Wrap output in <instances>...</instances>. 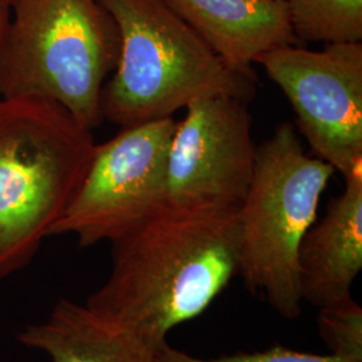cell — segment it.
I'll use <instances>...</instances> for the list:
<instances>
[{"label": "cell", "mask_w": 362, "mask_h": 362, "mask_svg": "<svg viewBox=\"0 0 362 362\" xmlns=\"http://www.w3.org/2000/svg\"><path fill=\"white\" fill-rule=\"evenodd\" d=\"M238 208L163 202L112 243L110 275L86 305L158 351L239 272Z\"/></svg>", "instance_id": "6da1fadb"}, {"label": "cell", "mask_w": 362, "mask_h": 362, "mask_svg": "<svg viewBox=\"0 0 362 362\" xmlns=\"http://www.w3.org/2000/svg\"><path fill=\"white\" fill-rule=\"evenodd\" d=\"M116 22L119 55L101 94L103 119L121 128L173 117L196 100L250 103L252 71L224 64L163 0H101Z\"/></svg>", "instance_id": "7a4b0ae2"}, {"label": "cell", "mask_w": 362, "mask_h": 362, "mask_svg": "<svg viewBox=\"0 0 362 362\" xmlns=\"http://www.w3.org/2000/svg\"><path fill=\"white\" fill-rule=\"evenodd\" d=\"M94 137L64 106L0 100V279L52 236L89 167Z\"/></svg>", "instance_id": "3957f363"}, {"label": "cell", "mask_w": 362, "mask_h": 362, "mask_svg": "<svg viewBox=\"0 0 362 362\" xmlns=\"http://www.w3.org/2000/svg\"><path fill=\"white\" fill-rule=\"evenodd\" d=\"M119 35L101 0H13L0 46V100L40 98L94 129Z\"/></svg>", "instance_id": "277c9868"}, {"label": "cell", "mask_w": 362, "mask_h": 362, "mask_svg": "<svg viewBox=\"0 0 362 362\" xmlns=\"http://www.w3.org/2000/svg\"><path fill=\"white\" fill-rule=\"evenodd\" d=\"M334 173L330 164L305 152L290 122L279 124L257 146L252 179L238 208V274L285 320L302 313L298 250Z\"/></svg>", "instance_id": "5b68a950"}, {"label": "cell", "mask_w": 362, "mask_h": 362, "mask_svg": "<svg viewBox=\"0 0 362 362\" xmlns=\"http://www.w3.org/2000/svg\"><path fill=\"white\" fill-rule=\"evenodd\" d=\"M173 117L121 128L94 146L76 194L52 235H74L79 246L116 242L164 202Z\"/></svg>", "instance_id": "8992f818"}, {"label": "cell", "mask_w": 362, "mask_h": 362, "mask_svg": "<svg viewBox=\"0 0 362 362\" xmlns=\"http://www.w3.org/2000/svg\"><path fill=\"white\" fill-rule=\"evenodd\" d=\"M257 64L285 93L315 157L344 177L362 168V43L285 45Z\"/></svg>", "instance_id": "52a82bcc"}, {"label": "cell", "mask_w": 362, "mask_h": 362, "mask_svg": "<svg viewBox=\"0 0 362 362\" xmlns=\"http://www.w3.org/2000/svg\"><path fill=\"white\" fill-rule=\"evenodd\" d=\"M255 155L247 101L230 95L196 100L170 140L164 202L239 207Z\"/></svg>", "instance_id": "ba28073f"}, {"label": "cell", "mask_w": 362, "mask_h": 362, "mask_svg": "<svg viewBox=\"0 0 362 362\" xmlns=\"http://www.w3.org/2000/svg\"><path fill=\"white\" fill-rule=\"evenodd\" d=\"M362 269V168L345 177L322 220L311 226L298 250V278L303 302L318 309L351 297Z\"/></svg>", "instance_id": "9c48e42d"}, {"label": "cell", "mask_w": 362, "mask_h": 362, "mask_svg": "<svg viewBox=\"0 0 362 362\" xmlns=\"http://www.w3.org/2000/svg\"><path fill=\"white\" fill-rule=\"evenodd\" d=\"M163 1L239 71H252L264 52L296 42L285 0Z\"/></svg>", "instance_id": "30bf717a"}, {"label": "cell", "mask_w": 362, "mask_h": 362, "mask_svg": "<svg viewBox=\"0 0 362 362\" xmlns=\"http://www.w3.org/2000/svg\"><path fill=\"white\" fill-rule=\"evenodd\" d=\"M18 341L52 362H160L158 351L85 303L61 299L46 320L27 325Z\"/></svg>", "instance_id": "8fae6325"}, {"label": "cell", "mask_w": 362, "mask_h": 362, "mask_svg": "<svg viewBox=\"0 0 362 362\" xmlns=\"http://www.w3.org/2000/svg\"><path fill=\"white\" fill-rule=\"evenodd\" d=\"M296 38L313 43H362V0H285Z\"/></svg>", "instance_id": "7c38bea8"}, {"label": "cell", "mask_w": 362, "mask_h": 362, "mask_svg": "<svg viewBox=\"0 0 362 362\" xmlns=\"http://www.w3.org/2000/svg\"><path fill=\"white\" fill-rule=\"evenodd\" d=\"M318 310V332L329 354L348 361L362 362L361 306L349 297Z\"/></svg>", "instance_id": "4fadbf2b"}, {"label": "cell", "mask_w": 362, "mask_h": 362, "mask_svg": "<svg viewBox=\"0 0 362 362\" xmlns=\"http://www.w3.org/2000/svg\"><path fill=\"white\" fill-rule=\"evenodd\" d=\"M160 362H353L338 358L333 354H313L306 351L287 349L285 346H272L270 349L252 353H236L218 358H202L182 350L175 349L168 342L158 350Z\"/></svg>", "instance_id": "5bb4252c"}, {"label": "cell", "mask_w": 362, "mask_h": 362, "mask_svg": "<svg viewBox=\"0 0 362 362\" xmlns=\"http://www.w3.org/2000/svg\"><path fill=\"white\" fill-rule=\"evenodd\" d=\"M11 18V4L8 0H0V46L4 40Z\"/></svg>", "instance_id": "9a60e30c"}, {"label": "cell", "mask_w": 362, "mask_h": 362, "mask_svg": "<svg viewBox=\"0 0 362 362\" xmlns=\"http://www.w3.org/2000/svg\"><path fill=\"white\" fill-rule=\"evenodd\" d=\"M8 1H10V4H11V1H13V0H8Z\"/></svg>", "instance_id": "2e32d148"}]
</instances>
